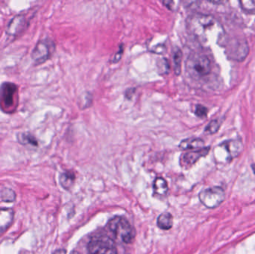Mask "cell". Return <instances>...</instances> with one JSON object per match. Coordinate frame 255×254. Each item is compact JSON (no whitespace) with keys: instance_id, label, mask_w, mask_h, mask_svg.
Returning a JSON list of instances; mask_svg holds the SVG:
<instances>
[{"instance_id":"cell-1","label":"cell","mask_w":255,"mask_h":254,"mask_svg":"<svg viewBox=\"0 0 255 254\" xmlns=\"http://www.w3.org/2000/svg\"><path fill=\"white\" fill-rule=\"evenodd\" d=\"M187 28L203 46L218 43L225 34L224 28L216 18L203 13H195L189 16Z\"/></svg>"},{"instance_id":"cell-2","label":"cell","mask_w":255,"mask_h":254,"mask_svg":"<svg viewBox=\"0 0 255 254\" xmlns=\"http://www.w3.org/2000/svg\"><path fill=\"white\" fill-rule=\"evenodd\" d=\"M186 70L193 79H202L206 77L211 73V62L205 54L193 52L187 58Z\"/></svg>"},{"instance_id":"cell-3","label":"cell","mask_w":255,"mask_h":254,"mask_svg":"<svg viewBox=\"0 0 255 254\" xmlns=\"http://www.w3.org/2000/svg\"><path fill=\"white\" fill-rule=\"evenodd\" d=\"M17 106V86L13 83L4 82L0 86V108L4 113H11Z\"/></svg>"},{"instance_id":"cell-4","label":"cell","mask_w":255,"mask_h":254,"mask_svg":"<svg viewBox=\"0 0 255 254\" xmlns=\"http://www.w3.org/2000/svg\"><path fill=\"white\" fill-rule=\"evenodd\" d=\"M108 228L116 238H120L124 243H131L135 238V230L132 228L125 218H113L108 223Z\"/></svg>"},{"instance_id":"cell-5","label":"cell","mask_w":255,"mask_h":254,"mask_svg":"<svg viewBox=\"0 0 255 254\" xmlns=\"http://www.w3.org/2000/svg\"><path fill=\"white\" fill-rule=\"evenodd\" d=\"M90 254H118L115 242L105 235L95 236L88 245Z\"/></svg>"},{"instance_id":"cell-6","label":"cell","mask_w":255,"mask_h":254,"mask_svg":"<svg viewBox=\"0 0 255 254\" xmlns=\"http://www.w3.org/2000/svg\"><path fill=\"white\" fill-rule=\"evenodd\" d=\"M244 150V145L239 140H229L219 146L220 153L217 160L220 163L227 164L241 155Z\"/></svg>"},{"instance_id":"cell-7","label":"cell","mask_w":255,"mask_h":254,"mask_svg":"<svg viewBox=\"0 0 255 254\" xmlns=\"http://www.w3.org/2000/svg\"><path fill=\"white\" fill-rule=\"evenodd\" d=\"M55 48V43L49 39L37 42L31 52V59L34 65H40L48 61L53 54Z\"/></svg>"},{"instance_id":"cell-8","label":"cell","mask_w":255,"mask_h":254,"mask_svg":"<svg viewBox=\"0 0 255 254\" xmlns=\"http://www.w3.org/2000/svg\"><path fill=\"white\" fill-rule=\"evenodd\" d=\"M199 200L207 208L214 209L219 207L226 199V192L221 187L208 188L199 193Z\"/></svg>"},{"instance_id":"cell-9","label":"cell","mask_w":255,"mask_h":254,"mask_svg":"<svg viewBox=\"0 0 255 254\" xmlns=\"http://www.w3.org/2000/svg\"><path fill=\"white\" fill-rule=\"evenodd\" d=\"M227 47V53L232 59L242 61L249 53V46L244 40H237L232 41Z\"/></svg>"},{"instance_id":"cell-10","label":"cell","mask_w":255,"mask_h":254,"mask_svg":"<svg viewBox=\"0 0 255 254\" xmlns=\"http://www.w3.org/2000/svg\"><path fill=\"white\" fill-rule=\"evenodd\" d=\"M28 25V21L24 15H16L7 25L6 34L10 37H17L26 29Z\"/></svg>"},{"instance_id":"cell-11","label":"cell","mask_w":255,"mask_h":254,"mask_svg":"<svg viewBox=\"0 0 255 254\" xmlns=\"http://www.w3.org/2000/svg\"><path fill=\"white\" fill-rule=\"evenodd\" d=\"M210 148H203L199 150L192 151V152H187L184 154L181 157L180 159V164L181 167L184 169H189L194 165L200 158L206 156L209 152Z\"/></svg>"},{"instance_id":"cell-12","label":"cell","mask_w":255,"mask_h":254,"mask_svg":"<svg viewBox=\"0 0 255 254\" xmlns=\"http://www.w3.org/2000/svg\"><path fill=\"white\" fill-rule=\"evenodd\" d=\"M14 211L12 209H0V232H4L12 225Z\"/></svg>"},{"instance_id":"cell-13","label":"cell","mask_w":255,"mask_h":254,"mask_svg":"<svg viewBox=\"0 0 255 254\" xmlns=\"http://www.w3.org/2000/svg\"><path fill=\"white\" fill-rule=\"evenodd\" d=\"M179 147L183 150H199L205 148V142L199 138L187 139L180 143Z\"/></svg>"},{"instance_id":"cell-14","label":"cell","mask_w":255,"mask_h":254,"mask_svg":"<svg viewBox=\"0 0 255 254\" xmlns=\"http://www.w3.org/2000/svg\"><path fill=\"white\" fill-rule=\"evenodd\" d=\"M157 225L160 229L168 231L172 228L173 225V217L169 213H162L157 218Z\"/></svg>"},{"instance_id":"cell-15","label":"cell","mask_w":255,"mask_h":254,"mask_svg":"<svg viewBox=\"0 0 255 254\" xmlns=\"http://www.w3.org/2000/svg\"><path fill=\"white\" fill-rule=\"evenodd\" d=\"M76 176L72 171H66L60 175L59 181L64 189H70L74 184Z\"/></svg>"},{"instance_id":"cell-16","label":"cell","mask_w":255,"mask_h":254,"mask_svg":"<svg viewBox=\"0 0 255 254\" xmlns=\"http://www.w3.org/2000/svg\"><path fill=\"white\" fill-rule=\"evenodd\" d=\"M17 140L20 144L26 146V145H30V146H38V142L36 140L35 137L28 132L19 133L17 135Z\"/></svg>"},{"instance_id":"cell-17","label":"cell","mask_w":255,"mask_h":254,"mask_svg":"<svg viewBox=\"0 0 255 254\" xmlns=\"http://www.w3.org/2000/svg\"><path fill=\"white\" fill-rule=\"evenodd\" d=\"M174 71L176 76H179L181 72V61H182V52L179 48L174 49L173 55Z\"/></svg>"},{"instance_id":"cell-18","label":"cell","mask_w":255,"mask_h":254,"mask_svg":"<svg viewBox=\"0 0 255 254\" xmlns=\"http://www.w3.org/2000/svg\"><path fill=\"white\" fill-rule=\"evenodd\" d=\"M154 192L160 195H165L168 192V185L165 179L162 177H157L154 180Z\"/></svg>"},{"instance_id":"cell-19","label":"cell","mask_w":255,"mask_h":254,"mask_svg":"<svg viewBox=\"0 0 255 254\" xmlns=\"http://www.w3.org/2000/svg\"><path fill=\"white\" fill-rule=\"evenodd\" d=\"M0 196L4 202L11 203L16 201V193L13 189H9V188H4L1 189Z\"/></svg>"},{"instance_id":"cell-20","label":"cell","mask_w":255,"mask_h":254,"mask_svg":"<svg viewBox=\"0 0 255 254\" xmlns=\"http://www.w3.org/2000/svg\"><path fill=\"white\" fill-rule=\"evenodd\" d=\"M157 67L159 73L161 75H166L170 70V64L166 58H160L157 61Z\"/></svg>"},{"instance_id":"cell-21","label":"cell","mask_w":255,"mask_h":254,"mask_svg":"<svg viewBox=\"0 0 255 254\" xmlns=\"http://www.w3.org/2000/svg\"><path fill=\"white\" fill-rule=\"evenodd\" d=\"M220 128V123L218 120H213L208 124L207 128H205V132L207 134H215L218 131Z\"/></svg>"},{"instance_id":"cell-22","label":"cell","mask_w":255,"mask_h":254,"mask_svg":"<svg viewBox=\"0 0 255 254\" xmlns=\"http://www.w3.org/2000/svg\"><path fill=\"white\" fill-rule=\"evenodd\" d=\"M243 8L249 13H255V1H241Z\"/></svg>"},{"instance_id":"cell-23","label":"cell","mask_w":255,"mask_h":254,"mask_svg":"<svg viewBox=\"0 0 255 254\" xmlns=\"http://www.w3.org/2000/svg\"><path fill=\"white\" fill-rule=\"evenodd\" d=\"M208 110L207 107H204V106L201 105V104H198V105L196 106L195 113H196L198 117L203 119V118L206 117L207 115H208Z\"/></svg>"},{"instance_id":"cell-24","label":"cell","mask_w":255,"mask_h":254,"mask_svg":"<svg viewBox=\"0 0 255 254\" xmlns=\"http://www.w3.org/2000/svg\"><path fill=\"white\" fill-rule=\"evenodd\" d=\"M124 44H121L119 51L115 54V58H114L113 59V63H118V61H120V60L122 58L123 53H124Z\"/></svg>"},{"instance_id":"cell-25","label":"cell","mask_w":255,"mask_h":254,"mask_svg":"<svg viewBox=\"0 0 255 254\" xmlns=\"http://www.w3.org/2000/svg\"><path fill=\"white\" fill-rule=\"evenodd\" d=\"M166 46H165V45L160 44L158 45V46H155V47L152 49V52H155V53L157 54H161L166 52Z\"/></svg>"},{"instance_id":"cell-26","label":"cell","mask_w":255,"mask_h":254,"mask_svg":"<svg viewBox=\"0 0 255 254\" xmlns=\"http://www.w3.org/2000/svg\"><path fill=\"white\" fill-rule=\"evenodd\" d=\"M163 4H164V5L166 6V7H168V8L170 9V10H172V5H171V4H174V1H163Z\"/></svg>"},{"instance_id":"cell-27","label":"cell","mask_w":255,"mask_h":254,"mask_svg":"<svg viewBox=\"0 0 255 254\" xmlns=\"http://www.w3.org/2000/svg\"><path fill=\"white\" fill-rule=\"evenodd\" d=\"M52 254H67V252L64 249H58V250L55 251Z\"/></svg>"},{"instance_id":"cell-28","label":"cell","mask_w":255,"mask_h":254,"mask_svg":"<svg viewBox=\"0 0 255 254\" xmlns=\"http://www.w3.org/2000/svg\"><path fill=\"white\" fill-rule=\"evenodd\" d=\"M70 254H79V252H76V251H75V252H72V253Z\"/></svg>"},{"instance_id":"cell-29","label":"cell","mask_w":255,"mask_h":254,"mask_svg":"<svg viewBox=\"0 0 255 254\" xmlns=\"http://www.w3.org/2000/svg\"><path fill=\"white\" fill-rule=\"evenodd\" d=\"M253 171H254V173L255 174V165H253Z\"/></svg>"}]
</instances>
